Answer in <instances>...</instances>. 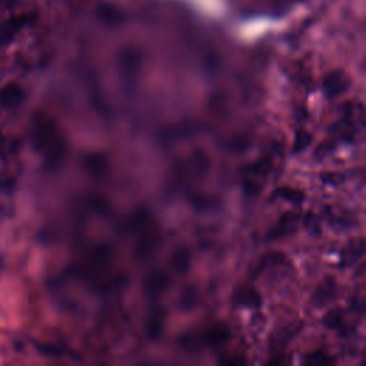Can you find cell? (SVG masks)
Masks as SVG:
<instances>
[{"mask_svg":"<svg viewBox=\"0 0 366 366\" xmlns=\"http://www.w3.org/2000/svg\"><path fill=\"white\" fill-rule=\"evenodd\" d=\"M36 146L47 159V162L56 163L61 162L65 146L63 139L59 135V129L47 118H42L41 122L36 123Z\"/></svg>","mask_w":366,"mask_h":366,"instance_id":"obj_1","label":"cell"},{"mask_svg":"<svg viewBox=\"0 0 366 366\" xmlns=\"http://www.w3.org/2000/svg\"><path fill=\"white\" fill-rule=\"evenodd\" d=\"M100 17H102V19L105 21V22H109V23H118L119 21H120V17L116 14V9H114V8H107V6H105V8H102V13H100Z\"/></svg>","mask_w":366,"mask_h":366,"instance_id":"obj_5","label":"cell"},{"mask_svg":"<svg viewBox=\"0 0 366 366\" xmlns=\"http://www.w3.org/2000/svg\"><path fill=\"white\" fill-rule=\"evenodd\" d=\"M336 295V283L334 279H326L322 285L318 286L314 294V301L316 305L323 306L331 302Z\"/></svg>","mask_w":366,"mask_h":366,"instance_id":"obj_4","label":"cell"},{"mask_svg":"<svg viewBox=\"0 0 366 366\" xmlns=\"http://www.w3.org/2000/svg\"><path fill=\"white\" fill-rule=\"evenodd\" d=\"M366 253V239H356L355 242L347 245L342 253V263L352 265L359 261Z\"/></svg>","mask_w":366,"mask_h":366,"instance_id":"obj_3","label":"cell"},{"mask_svg":"<svg viewBox=\"0 0 366 366\" xmlns=\"http://www.w3.org/2000/svg\"><path fill=\"white\" fill-rule=\"evenodd\" d=\"M323 87L327 98L334 99L343 95L347 90V87H349V79H347V76L342 72H332L326 76Z\"/></svg>","mask_w":366,"mask_h":366,"instance_id":"obj_2","label":"cell"}]
</instances>
